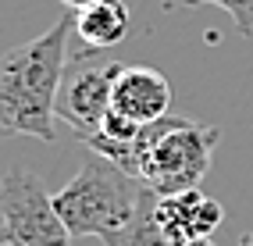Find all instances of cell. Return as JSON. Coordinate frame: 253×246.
<instances>
[{
  "mask_svg": "<svg viewBox=\"0 0 253 246\" xmlns=\"http://www.w3.org/2000/svg\"><path fill=\"white\" fill-rule=\"evenodd\" d=\"M0 246H7V236H4V228H0Z\"/></svg>",
  "mask_w": 253,
  "mask_h": 246,
  "instance_id": "5bb4252c",
  "label": "cell"
},
{
  "mask_svg": "<svg viewBox=\"0 0 253 246\" xmlns=\"http://www.w3.org/2000/svg\"><path fill=\"white\" fill-rule=\"evenodd\" d=\"M72 32L75 14H64L43 36L0 54V139L32 136L40 143H54V104L72 50Z\"/></svg>",
  "mask_w": 253,
  "mask_h": 246,
  "instance_id": "6da1fadb",
  "label": "cell"
},
{
  "mask_svg": "<svg viewBox=\"0 0 253 246\" xmlns=\"http://www.w3.org/2000/svg\"><path fill=\"white\" fill-rule=\"evenodd\" d=\"M200 4H214V7H221L232 25L243 32V36H253V0H200Z\"/></svg>",
  "mask_w": 253,
  "mask_h": 246,
  "instance_id": "30bf717a",
  "label": "cell"
},
{
  "mask_svg": "<svg viewBox=\"0 0 253 246\" xmlns=\"http://www.w3.org/2000/svg\"><path fill=\"white\" fill-rule=\"evenodd\" d=\"M171 107V82H168L157 68L146 64H125L122 75L114 79V93H111V111L125 114V118L150 125L168 118Z\"/></svg>",
  "mask_w": 253,
  "mask_h": 246,
  "instance_id": "8992f818",
  "label": "cell"
},
{
  "mask_svg": "<svg viewBox=\"0 0 253 246\" xmlns=\"http://www.w3.org/2000/svg\"><path fill=\"white\" fill-rule=\"evenodd\" d=\"M75 14V36L82 46H96V50H111L118 46L128 29H132V14L122 0H100V4H89Z\"/></svg>",
  "mask_w": 253,
  "mask_h": 246,
  "instance_id": "ba28073f",
  "label": "cell"
},
{
  "mask_svg": "<svg viewBox=\"0 0 253 246\" xmlns=\"http://www.w3.org/2000/svg\"><path fill=\"white\" fill-rule=\"evenodd\" d=\"M154 214H157V225L164 228V236L171 239V246H182L189 239L211 236L221 225L225 207L200 189H185V193H171V196H157Z\"/></svg>",
  "mask_w": 253,
  "mask_h": 246,
  "instance_id": "52a82bcc",
  "label": "cell"
},
{
  "mask_svg": "<svg viewBox=\"0 0 253 246\" xmlns=\"http://www.w3.org/2000/svg\"><path fill=\"white\" fill-rule=\"evenodd\" d=\"M0 228L7 246H68L72 232L64 228L54 196L43 178L29 168H11L0 178Z\"/></svg>",
  "mask_w": 253,
  "mask_h": 246,
  "instance_id": "5b68a950",
  "label": "cell"
},
{
  "mask_svg": "<svg viewBox=\"0 0 253 246\" xmlns=\"http://www.w3.org/2000/svg\"><path fill=\"white\" fill-rule=\"evenodd\" d=\"M217 139H221V132L214 125H200V122L168 114V118L139 128L136 143H128V150L122 157V168L143 178L157 196L200 189Z\"/></svg>",
  "mask_w": 253,
  "mask_h": 246,
  "instance_id": "7a4b0ae2",
  "label": "cell"
},
{
  "mask_svg": "<svg viewBox=\"0 0 253 246\" xmlns=\"http://www.w3.org/2000/svg\"><path fill=\"white\" fill-rule=\"evenodd\" d=\"M68 11H82V7H89V4H100V0H61Z\"/></svg>",
  "mask_w": 253,
  "mask_h": 246,
  "instance_id": "8fae6325",
  "label": "cell"
},
{
  "mask_svg": "<svg viewBox=\"0 0 253 246\" xmlns=\"http://www.w3.org/2000/svg\"><path fill=\"white\" fill-rule=\"evenodd\" d=\"M122 68L125 64L114 61L111 50H96V46H72L68 50L54 111L64 125H72V132L82 143L96 136L104 125L111 111L114 79L122 75Z\"/></svg>",
  "mask_w": 253,
  "mask_h": 246,
  "instance_id": "277c9868",
  "label": "cell"
},
{
  "mask_svg": "<svg viewBox=\"0 0 253 246\" xmlns=\"http://www.w3.org/2000/svg\"><path fill=\"white\" fill-rule=\"evenodd\" d=\"M239 246H253V232H243L239 236Z\"/></svg>",
  "mask_w": 253,
  "mask_h": 246,
  "instance_id": "4fadbf2b",
  "label": "cell"
},
{
  "mask_svg": "<svg viewBox=\"0 0 253 246\" xmlns=\"http://www.w3.org/2000/svg\"><path fill=\"white\" fill-rule=\"evenodd\" d=\"M146 196H150V186L143 178L128 175L104 154L89 150L82 168L54 193V207L64 228L72 232V239H82V236L104 239L136 218Z\"/></svg>",
  "mask_w": 253,
  "mask_h": 246,
  "instance_id": "3957f363",
  "label": "cell"
},
{
  "mask_svg": "<svg viewBox=\"0 0 253 246\" xmlns=\"http://www.w3.org/2000/svg\"><path fill=\"white\" fill-rule=\"evenodd\" d=\"M182 246H214V243H211V236H204V239H189V243H182Z\"/></svg>",
  "mask_w": 253,
  "mask_h": 246,
  "instance_id": "7c38bea8",
  "label": "cell"
},
{
  "mask_svg": "<svg viewBox=\"0 0 253 246\" xmlns=\"http://www.w3.org/2000/svg\"><path fill=\"white\" fill-rule=\"evenodd\" d=\"M154 207H157V193L150 189V196L143 200V207L136 210V218H132L125 228H118V232L104 236L100 243H104V246H171V239H168L164 228L157 225Z\"/></svg>",
  "mask_w": 253,
  "mask_h": 246,
  "instance_id": "9c48e42d",
  "label": "cell"
}]
</instances>
